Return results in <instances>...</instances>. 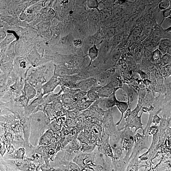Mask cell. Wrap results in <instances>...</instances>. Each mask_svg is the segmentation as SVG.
Segmentation results:
<instances>
[{"label": "cell", "mask_w": 171, "mask_h": 171, "mask_svg": "<svg viewBox=\"0 0 171 171\" xmlns=\"http://www.w3.org/2000/svg\"><path fill=\"white\" fill-rule=\"evenodd\" d=\"M169 168H171V163L169 164Z\"/></svg>", "instance_id": "ab89813d"}, {"label": "cell", "mask_w": 171, "mask_h": 171, "mask_svg": "<svg viewBox=\"0 0 171 171\" xmlns=\"http://www.w3.org/2000/svg\"><path fill=\"white\" fill-rule=\"evenodd\" d=\"M87 92L80 91V90L72 96L74 101L79 102L86 96H87Z\"/></svg>", "instance_id": "ac0fdd59"}, {"label": "cell", "mask_w": 171, "mask_h": 171, "mask_svg": "<svg viewBox=\"0 0 171 171\" xmlns=\"http://www.w3.org/2000/svg\"><path fill=\"white\" fill-rule=\"evenodd\" d=\"M99 53V49L97 48L95 43L93 46L89 49L88 51V56L91 59L89 66L91 65L93 61L96 59L98 56Z\"/></svg>", "instance_id": "8fae6325"}, {"label": "cell", "mask_w": 171, "mask_h": 171, "mask_svg": "<svg viewBox=\"0 0 171 171\" xmlns=\"http://www.w3.org/2000/svg\"><path fill=\"white\" fill-rule=\"evenodd\" d=\"M121 88H122L119 87L115 88L113 92L107 98L106 103L107 109H110L115 106L117 101L118 100L116 96V93L119 89Z\"/></svg>", "instance_id": "52a82bcc"}, {"label": "cell", "mask_w": 171, "mask_h": 171, "mask_svg": "<svg viewBox=\"0 0 171 171\" xmlns=\"http://www.w3.org/2000/svg\"><path fill=\"white\" fill-rule=\"evenodd\" d=\"M23 91L28 103L30 100L35 98L36 94L35 88L28 83L26 79L24 81Z\"/></svg>", "instance_id": "5b68a950"}, {"label": "cell", "mask_w": 171, "mask_h": 171, "mask_svg": "<svg viewBox=\"0 0 171 171\" xmlns=\"http://www.w3.org/2000/svg\"><path fill=\"white\" fill-rule=\"evenodd\" d=\"M152 28L151 26L147 25L143 29L142 35L143 37H146L151 33Z\"/></svg>", "instance_id": "603a6c76"}, {"label": "cell", "mask_w": 171, "mask_h": 171, "mask_svg": "<svg viewBox=\"0 0 171 171\" xmlns=\"http://www.w3.org/2000/svg\"><path fill=\"white\" fill-rule=\"evenodd\" d=\"M122 89L127 94L128 102L129 107V105L138 99V92L128 84H124L122 86Z\"/></svg>", "instance_id": "3957f363"}, {"label": "cell", "mask_w": 171, "mask_h": 171, "mask_svg": "<svg viewBox=\"0 0 171 171\" xmlns=\"http://www.w3.org/2000/svg\"><path fill=\"white\" fill-rule=\"evenodd\" d=\"M62 104L64 106H67L70 105L73 103L74 101L72 97L70 94L65 93L62 95L61 98Z\"/></svg>", "instance_id": "9a60e30c"}, {"label": "cell", "mask_w": 171, "mask_h": 171, "mask_svg": "<svg viewBox=\"0 0 171 171\" xmlns=\"http://www.w3.org/2000/svg\"><path fill=\"white\" fill-rule=\"evenodd\" d=\"M27 13L29 14H31L33 13V10L30 8H28L27 10Z\"/></svg>", "instance_id": "8d00e7d4"}, {"label": "cell", "mask_w": 171, "mask_h": 171, "mask_svg": "<svg viewBox=\"0 0 171 171\" xmlns=\"http://www.w3.org/2000/svg\"><path fill=\"white\" fill-rule=\"evenodd\" d=\"M97 79L90 78L85 79L76 84V86L81 91L87 92L92 88L96 87Z\"/></svg>", "instance_id": "7a4b0ae2"}, {"label": "cell", "mask_w": 171, "mask_h": 171, "mask_svg": "<svg viewBox=\"0 0 171 171\" xmlns=\"http://www.w3.org/2000/svg\"><path fill=\"white\" fill-rule=\"evenodd\" d=\"M143 114V112L140 116H138V114H137L135 116L129 121L128 125V126L132 128H135V132L139 129H143V124L141 121V116Z\"/></svg>", "instance_id": "8992f818"}, {"label": "cell", "mask_w": 171, "mask_h": 171, "mask_svg": "<svg viewBox=\"0 0 171 171\" xmlns=\"http://www.w3.org/2000/svg\"><path fill=\"white\" fill-rule=\"evenodd\" d=\"M169 18L171 20V17H170ZM165 30L168 33H171V26L168 29Z\"/></svg>", "instance_id": "d590c367"}, {"label": "cell", "mask_w": 171, "mask_h": 171, "mask_svg": "<svg viewBox=\"0 0 171 171\" xmlns=\"http://www.w3.org/2000/svg\"><path fill=\"white\" fill-rule=\"evenodd\" d=\"M154 100V97L152 91L149 89H146V95L143 106L146 107H150Z\"/></svg>", "instance_id": "4fadbf2b"}, {"label": "cell", "mask_w": 171, "mask_h": 171, "mask_svg": "<svg viewBox=\"0 0 171 171\" xmlns=\"http://www.w3.org/2000/svg\"><path fill=\"white\" fill-rule=\"evenodd\" d=\"M121 56V53L120 51H117L114 52L112 54V62L115 64L118 62Z\"/></svg>", "instance_id": "d4e9b609"}, {"label": "cell", "mask_w": 171, "mask_h": 171, "mask_svg": "<svg viewBox=\"0 0 171 171\" xmlns=\"http://www.w3.org/2000/svg\"><path fill=\"white\" fill-rule=\"evenodd\" d=\"M161 119L157 115H155L154 117V120H153V122L155 124H158L159 123Z\"/></svg>", "instance_id": "4dcf8cb0"}, {"label": "cell", "mask_w": 171, "mask_h": 171, "mask_svg": "<svg viewBox=\"0 0 171 171\" xmlns=\"http://www.w3.org/2000/svg\"><path fill=\"white\" fill-rule=\"evenodd\" d=\"M171 61V55L167 53L163 55L161 61L159 64L161 67L170 65Z\"/></svg>", "instance_id": "e0dca14e"}, {"label": "cell", "mask_w": 171, "mask_h": 171, "mask_svg": "<svg viewBox=\"0 0 171 171\" xmlns=\"http://www.w3.org/2000/svg\"><path fill=\"white\" fill-rule=\"evenodd\" d=\"M73 44L75 47H80L82 46L83 42L80 39H76L74 40Z\"/></svg>", "instance_id": "f1b7e54d"}, {"label": "cell", "mask_w": 171, "mask_h": 171, "mask_svg": "<svg viewBox=\"0 0 171 171\" xmlns=\"http://www.w3.org/2000/svg\"><path fill=\"white\" fill-rule=\"evenodd\" d=\"M163 20L161 23H162L163 21L167 18H169L171 16V7H170L168 8L163 11Z\"/></svg>", "instance_id": "cb8c5ba5"}, {"label": "cell", "mask_w": 171, "mask_h": 171, "mask_svg": "<svg viewBox=\"0 0 171 171\" xmlns=\"http://www.w3.org/2000/svg\"><path fill=\"white\" fill-rule=\"evenodd\" d=\"M170 66H171V62H170Z\"/></svg>", "instance_id": "60d3db41"}, {"label": "cell", "mask_w": 171, "mask_h": 171, "mask_svg": "<svg viewBox=\"0 0 171 171\" xmlns=\"http://www.w3.org/2000/svg\"><path fill=\"white\" fill-rule=\"evenodd\" d=\"M167 54H169L171 55V44L170 45V46H169L167 51Z\"/></svg>", "instance_id": "e575fe53"}, {"label": "cell", "mask_w": 171, "mask_h": 171, "mask_svg": "<svg viewBox=\"0 0 171 171\" xmlns=\"http://www.w3.org/2000/svg\"><path fill=\"white\" fill-rule=\"evenodd\" d=\"M98 5L97 1H88L87 2V6L90 8H97Z\"/></svg>", "instance_id": "484cf974"}, {"label": "cell", "mask_w": 171, "mask_h": 171, "mask_svg": "<svg viewBox=\"0 0 171 171\" xmlns=\"http://www.w3.org/2000/svg\"><path fill=\"white\" fill-rule=\"evenodd\" d=\"M137 72L138 74L141 76L142 80H149V76L144 72L141 70H138Z\"/></svg>", "instance_id": "4316f807"}, {"label": "cell", "mask_w": 171, "mask_h": 171, "mask_svg": "<svg viewBox=\"0 0 171 171\" xmlns=\"http://www.w3.org/2000/svg\"><path fill=\"white\" fill-rule=\"evenodd\" d=\"M68 1H62L61 2V4L62 5H64V4L67 3L68 2Z\"/></svg>", "instance_id": "74e56055"}, {"label": "cell", "mask_w": 171, "mask_h": 171, "mask_svg": "<svg viewBox=\"0 0 171 171\" xmlns=\"http://www.w3.org/2000/svg\"><path fill=\"white\" fill-rule=\"evenodd\" d=\"M130 171H134L132 170H130Z\"/></svg>", "instance_id": "b9f144b4"}, {"label": "cell", "mask_w": 171, "mask_h": 171, "mask_svg": "<svg viewBox=\"0 0 171 171\" xmlns=\"http://www.w3.org/2000/svg\"><path fill=\"white\" fill-rule=\"evenodd\" d=\"M115 88L112 83H109L101 87L98 91V93L100 98H107L113 92Z\"/></svg>", "instance_id": "277c9868"}, {"label": "cell", "mask_w": 171, "mask_h": 171, "mask_svg": "<svg viewBox=\"0 0 171 171\" xmlns=\"http://www.w3.org/2000/svg\"><path fill=\"white\" fill-rule=\"evenodd\" d=\"M169 125H170V126L171 127V116L170 118V123Z\"/></svg>", "instance_id": "f35d334b"}, {"label": "cell", "mask_w": 171, "mask_h": 171, "mask_svg": "<svg viewBox=\"0 0 171 171\" xmlns=\"http://www.w3.org/2000/svg\"><path fill=\"white\" fill-rule=\"evenodd\" d=\"M163 55L159 49L156 50L152 53L151 57V60L153 63L159 64L160 62Z\"/></svg>", "instance_id": "5bb4252c"}, {"label": "cell", "mask_w": 171, "mask_h": 171, "mask_svg": "<svg viewBox=\"0 0 171 171\" xmlns=\"http://www.w3.org/2000/svg\"><path fill=\"white\" fill-rule=\"evenodd\" d=\"M48 14L50 16H52L54 14L55 11L53 9L51 8H49L48 11Z\"/></svg>", "instance_id": "d6a6232c"}, {"label": "cell", "mask_w": 171, "mask_h": 171, "mask_svg": "<svg viewBox=\"0 0 171 171\" xmlns=\"http://www.w3.org/2000/svg\"><path fill=\"white\" fill-rule=\"evenodd\" d=\"M143 54L142 52L138 51L137 52L135 56V58L137 63H140L141 61Z\"/></svg>", "instance_id": "83f0119b"}, {"label": "cell", "mask_w": 171, "mask_h": 171, "mask_svg": "<svg viewBox=\"0 0 171 171\" xmlns=\"http://www.w3.org/2000/svg\"><path fill=\"white\" fill-rule=\"evenodd\" d=\"M43 84H39L35 87L36 92V94L35 98H43V91L42 88Z\"/></svg>", "instance_id": "d6986e66"}, {"label": "cell", "mask_w": 171, "mask_h": 171, "mask_svg": "<svg viewBox=\"0 0 171 171\" xmlns=\"http://www.w3.org/2000/svg\"><path fill=\"white\" fill-rule=\"evenodd\" d=\"M170 3V1L164 0V1H162L159 3L158 7L161 10L164 11L169 7Z\"/></svg>", "instance_id": "ffe728a7"}, {"label": "cell", "mask_w": 171, "mask_h": 171, "mask_svg": "<svg viewBox=\"0 0 171 171\" xmlns=\"http://www.w3.org/2000/svg\"><path fill=\"white\" fill-rule=\"evenodd\" d=\"M115 106L118 108L121 114L120 120L116 124V125H118L122 120L124 114L128 109L129 105L128 102L121 101L117 100Z\"/></svg>", "instance_id": "ba28073f"}, {"label": "cell", "mask_w": 171, "mask_h": 171, "mask_svg": "<svg viewBox=\"0 0 171 171\" xmlns=\"http://www.w3.org/2000/svg\"><path fill=\"white\" fill-rule=\"evenodd\" d=\"M101 87H93L87 92V96L89 100L95 101L99 99L100 97L99 95L98 91Z\"/></svg>", "instance_id": "9c48e42d"}, {"label": "cell", "mask_w": 171, "mask_h": 171, "mask_svg": "<svg viewBox=\"0 0 171 171\" xmlns=\"http://www.w3.org/2000/svg\"><path fill=\"white\" fill-rule=\"evenodd\" d=\"M66 114V112L64 110H61L57 112V115L58 116H63Z\"/></svg>", "instance_id": "1f68e13d"}, {"label": "cell", "mask_w": 171, "mask_h": 171, "mask_svg": "<svg viewBox=\"0 0 171 171\" xmlns=\"http://www.w3.org/2000/svg\"><path fill=\"white\" fill-rule=\"evenodd\" d=\"M60 84V82L58 78L53 75L50 80L42 85L43 96L46 94L53 92L58 86Z\"/></svg>", "instance_id": "6da1fadb"}, {"label": "cell", "mask_w": 171, "mask_h": 171, "mask_svg": "<svg viewBox=\"0 0 171 171\" xmlns=\"http://www.w3.org/2000/svg\"><path fill=\"white\" fill-rule=\"evenodd\" d=\"M161 71L164 79H168L171 76V66L168 65L161 67Z\"/></svg>", "instance_id": "2e32d148"}, {"label": "cell", "mask_w": 171, "mask_h": 171, "mask_svg": "<svg viewBox=\"0 0 171 171\" xmlns=\"http://www.w3.org/2000/svg\"><path fill=\"white\" fill-rule=\"evenodd\" d=\"M20 65L22 68L25 69L26 67V62L25 61H22L20 62Z\"/></svg>", "instance_id": "836d02e7"}, {"label": "cell", "mask_w": 171, "mask_h": 171, "mask_svg": "<svg viewBox=\"0 0 171 171\" xmlns=\"http://www.w3.org/2000/svg\"><path fill=\"white\" fill-rule=\"evenodd\" d=\"M171 44V40L164 38L160 40L159 49L163 55L167 53L168 49Z\"/></svg>", "instance_id": "30bf717a"}, {"label": "cell", "mask_w": 171, "mask_h": 171, "mask_svg": "<svg viewBox=\"0 0 171 171\" xmlns=\"http://www.w3.org/2000/svg\"><path fill=\"white\" fill-rule=\"evenodd\" d=\"M143 28L140 25L135 27L133 30V34L135 36L138 37L142 35Z\"/></svg>", "instance_id": "7402d4cb"}, {"label": "cell", "mask_w": 171, "mask_h": 171, "mask_svg": "<svg viewBox=\"0 0 171 171\" xmlns=\"http://www.w3.org/2000/svg\"><path fill=\"white\" fill-rule=\"evenodd\" d=\"M138 98L137 106L141 108L143 106L146 95V89L144 88H140L138 92Z\"/></svg>", "instance_id": "7c38bea8"}, {"label": "cell", "mask_w": 171, "mask_h": 171, "mask_svg": "<svg viewBox=\"0 0 171 171\" xmlns=\"http://www.w3.org/2000/svg\"><path fill=\"white\" fill-rule=\"evenodd\" d=\"M94 101L88 99L86 101L82 103H80V105L79 107V109L80 110L86 109L91 106Z\"/></svg>", "instance_id": "44dd1931"}, {"label": "cell", "mask_w": 171, "mask_h": 171, "mask_svg": "<svg viewBox=\"0 0 171 171\" xmlns=\"http://www.w3.org/2000/svg\"><path fill=\"white\" fill-rule=\"evenodd\" d=\"M115 33V29L114 28H111L108 29L107 35L109 37H111L114 35Z\"/></svg>", "instance_id": "f546056e"}]
</instances>
